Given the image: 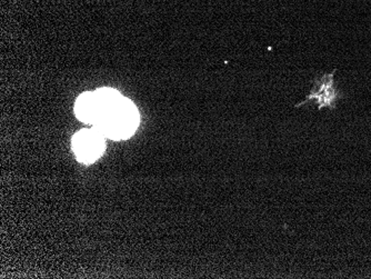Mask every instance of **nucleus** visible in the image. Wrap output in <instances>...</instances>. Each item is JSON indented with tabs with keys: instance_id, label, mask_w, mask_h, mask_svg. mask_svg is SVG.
<instances>
[{
	"instance_id": "f257e3e1",
	"label": "nucleus",
	"mask_w": 371,
	"mask_h": 279,
	"mask_svg": "<svg viewBox=\"0 0 371 279\" xmlns=\"http://www.w3.org/2000/svg\"><path fill=\"white\" fill-rule=\"evenodd\" d=\"M96 95L99 108L95 130L116 141L130 137L139 123V114L134 104L111 88L99 89Z\"/></svg>"
},
{
	"instance_id": "f03ea898",
	"label": "nucleus",
	"mask_w": 371,
	"mask_h": 279,
	"mask_svg": "<svg viewBox=\"0 0 371 279\" xmlns=\"http://www.w3.org/2000/svg\"><path fill=\"white\" fill-rule=\"evenodd\" d=\"M105 136L98 130H80L73 136V149L77 158L85 164H91L103 155Z\"/></svg>"
},
{
	"instance_id": "7ed1b4c3",
	"label": "nucleus",
	"mask_w": 371,
	"mask_h": 279,
	"mask_svg": "<svg viewBox=\"0 0 371 279\" xmlns=\"http://www.w3.org/2000/svg\"><path fill=\"white\" fill-rule=\"evenodd\" d=\"M333 73L324 74L320 78H317L307 97L296 107L304 106L310 104V105H316L318 109L335 108L340 95L336 87V82L333 80V76H335Z\"/></svg>"
},
{
	"instance_id": "20e7f679",
	"label": "nucleus",
	"mask_w": 371,
	"mask_h": 279,
	"mask_svg": "<svg viewBox=\"0 0 371 279\" xmlns=\"http://www.w3.org/2000/svg\"><path fill=\"white\" fill-rule=\"evenodd\" d=\"M99 103L96 93H85L76 101V115L80 121L93 123L98 116Z\"/></svg>"
}]
</instances>
